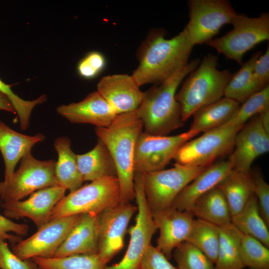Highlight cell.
<instances>
[{"mask_svg":"<svg viewBox=\"0 0 269 269\" xmlns=\"http://www.w3.org/2000/svg\"><path fill=\"white\" fill-rule=\"evenodd\" d=\"M253 77L256 82L264 88L269 85V46L256 61L253 70Z\"/></svg>","mask_w":269,"mask_h":269,"instance_id":"obj_42","label":"cell"},{"mask_svg":"<svg viewBox=\"0 0 269 269\" xmlns=\"http://www.w3.org/2000/svg\"><path fill=\"white\" fill-rule=\"evenodd\" d=\"M10 87V85L5 84L0 79V92L4 94L11 102L15 113L18 116L20 128L24 131L29 126L30 116L33 109L36 105L45 102L47 97L45 95H42L34 100L25 101L16 95Z\"/></svg>","mask_w":269,"mask_h":269,"instance_id":"obj_36","label":"cell"},{"mask_svg":"<svg viewBox=\"0 0 269 269\" xmlns=\"http://www.w3.org/2000/svg\"><path fill=\"white\" fill-rule=\"evenodd\" d=\"M187 4L189 20L184 28L194 46L212 40L237 14L227 0H190Z\"/></svg>","mask_w":269,"mask_h":269,"instance_id":"obj_11","label":"cell"},{"mask_svg":"<svg viewBox=\"0 0 269 269\" xmlns=\"http://www.w3.org/2000/svg\"><path fill=\"white\" fill-rule=\"evenodd\" d=\"M66 190L56 185L37 190L24 200L1 203L3 215L10 219L27 218L39 229L50 220L54 208L65 196Z\"/></svg>","mask_w":269,"mask_h":269,"instance_id":"obj_16","label":"cell"},{"mask_svg":"<svg viewBox=\"0 0 269 269\" xmlns=\"http://www.w3.org/2000/svg\"><path fill=\"white\" fill-rule=\"evenodd\" d=\"M241 128L226 124L184 143L174 159L178 164L208 166L219 158L230 154L237 133Z\"/></svg>","mask_w":269,"mask_h":269,"instance_id":"obj_8","label":"cell"},{"mask_svg":"<svg viewBox=\"0 0 269 269\" xmlns=\"http://www.w3.org/2000/svg\"><path fill=\"white\" fill-rule=\"evenodd\" d=\"M54 147L58 154L55 174L57 185L70 192L82 185L84 182L78 170L76 154L71 148L70 139L66 136L57 138Z\"/></svg>","mask_w":269,"mask_h":269,"instance_id":"obj_25","label":"cell"},{"mask_svg":"<svg viewBox=\"0 0 269 269\" xmlns=\"http://www.w3.org/2000/svg\"><path fill=\"white\" fill-rule=\"evenodd\" d=\"M78 170L83 180L91 181L108 176L117 177L114 160L104 143L98 138L95 147L89 152L76 154Z\"/></svg>","mask_w":269,"mask_h":269,"instance_id":"obj_23","label":"cell"},{"mask_svg":"<svg viewBox=\"0 0 269 269\" xmlns=\"http://www.w3.org/2000/svg\"><path fill=\"white\" fill-rule=\"evenodd\" d=\"M197 58L179 69L162 83L143 92L136 113L141 121L144 132L156 135H167L184 125L181 108L175 99L176 90L183 79L197 68Z\"/></svg>","mask_w":269,"mask_h":269,"instance_id":"obj_2","label":"cell"},{"mask_svg":"<svg viewBox=\"0 0 269 269\" xmlns=\"http://www.w3.org/2000/svg\"><path fill=\"white\" fill-rule=\"evenodd\" d=\"M168 260L157 247L151 245L142 259L139 269H178Z\"/></svg>","mask_w":269,"mask_h":269,"instance_id":"obj_41","label":"cell"},{"mask_svg":"<svg viewBox=\"0 0 269 269\" xmlns=\"http://www.w3.org/2000/svg\"><path fill=\"white\" fill-rule=\"evenodd\" d=\"M217 187L224 194L232 216L244 208L254 194V183L250 172L232 170Z\"/></svg>","mask_w":269,"mask_h":269,"instance_id":"obj_27","label":"cell"},{"mask_svg":"<svg viewBox=\"0 0 269 269\" xmlns=\"http://www.w3.org/2000/svg\"><path fill=\"white\" fill-rule=\"evenodd\" d=\"M37 269H43V268H41V267H39V266H38V268H37Z\"/></svg>","mask_w":269,"mask_h":269,"instance_id":"obj_46","label":"cell"},{"mask_svg":"<svg viewBox=\"0 0 269 269\" xmlns=\"http://www.w3.org/2000/svg\"><path fill=\"white\" fill-rule=\"evenodd\" d=\"M189 210L196 218L219 227L231 223L228 202L222 190L217 186L197 199Z\"/></svg>","mask_w":269,"mask_h":269,"instance_id":"obj_26","label":"cell"},{"mask_svg":"<svg viewBox=\"0 0 269 269\" xmlns=\"http://www.w3.org/2000/svg\"><path fill=\"white\" fill-rule=\"evenodd\" d=\"M134 186L137 214L135 224L128 230L130 238L128 249L119 263L106 266L104 269H139L144 254L151 245L152 238L157 231L145 195L142 173L134 172Z\"/></svg>","mask_w":269,"mask_h":269,"instance_id":"obj_7","label":"cell"},{"mask_svg":"<svg viewBox=\"0 0 269 269\" xmlns=\"http://www.w3.org/2000/svg\"><path fill=\"white\" fill-rule=\"evenodd\" d=\"M241 233L231 223L220 227V241L215 269H243Z\"/></svg>","mask_w":269,"mask_h":269,"instance_id":"obj_29","label":"cell"},{"mask_svg":"<svg viewBox=\"0 0 269 269\" xmlns=\"http://www.w3.org/2000/svg\"><path fill=\"white\" fill-rule=\"evenodd\" d=\"M137 207L120 202L99 215L97 254L107 265L123 248L128 227Z\"/></svg>","mask_w":269,"mask_h":269,"instance_id":"obj_14","label":"cell"},{"mask_svg":"<svg viewBox=\"0 0 269 269\" xmlns=\"http://www.w3.org/2000/svg\"><path fill=\"white\" fill-rule=\"evenodd\" d=\"M198 134L189 130L172 136L152 135L142 132L134 147V172L144 174L164 169L179 148Z\"/></svg>","mask_w":269,"mask_h":269,"instance_id":"obj_12","label":"cell"},{"mask_svg":"<svg viewBox=\"0 0 269 269\" xmlns=\"http://www.w3.org/2000/svg\"><path fill=\"white\" fill-rule=\"evenodd\" d=\"M57 113L72 123L90 124L107 127L117 116L112 107L97 91L82 101L57 108Z\"/></svg>","mask_w":269,"mask_h":269,"instance_id":"obj_19","label":"cell"},{"mask_svg":"<svg viewBox=\"0 0 269 269\" xmlns=\"http://www.w3.org/2000/svg\"><path fill=\"white\" fill-rule=\"evenodd\" d=\"M121 202L117 177H104L81 186L62 198L54 208L51 220L86 213L100 214Z\"/></svg>","mask_w":269,"mask_h":269,"instance_id":"obj_5","label":"cell"},{"mask_svg":"<svg viewBox=\"0 0 269 269\" xmlns=\"http://www.w3.org/2000/svg\"><path fill=\"white\" fill-rule=\"evenodd\" d=\"M256 196L260 213L269 226V185L259 169L251 170Z\"/></svg>","mask_w":269,"mask_h":269,"instance_id":"obj_38","label":"cell"},{"mask_svg":"<svg viewBox=\"0 0 269 269\" xmlns=\"http://www.w3.org/2000/svg\"><path fill=\"white\" fill-rule=\"evenodd\" d=\"M241 256L245 268L269 269V249L256 238L242 234Z\"/></svg>","mask_w":269,"mask_h":269,"instance_id":"obj_34","label":"cell"},{"mask_svg":"<svg viewBox=\"0 0 269 269\" xmlns=\"http://www.w3.org/2000/svg\"><path fill=\"white\" fill-rule=\"evenodd\" d=\"M100 214H81L53 257L97 254Z\"/></svg>","mask_w":269,"mask_h":269,"instance_id":"obj_20","label":"cell"},{"mask_svg":"<svg viewBox=\"0 0 269 269\" xmlns=\"http://www.w3.org/2000/svg\"><path fill=\"white\" fill-rule=\"evenodd\" d=\"M106 59L101 52L93 51L87 53L78 63V74L86 79H92L99 75L105 69Z\"/></svg>","mask_w":269,"mask_h":269,"instance_id":"obj_37","label":"cell"},{"mask_svg":"<svg viewBox=\"0 0 269 269\" xmlns=\"http://www.w3.org/2000/svg\"><path fill=\"white\" fill-rule=\"evenodd\" d=\"M80 215L50 220L25 240L12 244V251L22 260L53 258Z\"/></svg>","mask_w":269,"mask_h":269,"instance_id":"obj_13","label":"cell"},{"mask_svg":"<svg viewBox=\"0 0 269 269\" xmlns=\"http://www.w3.org/2000/svg\"><path fill=\"white\" fill-rule=\"evenodd\" d=\"M219 241V227L194 218L186 242L201 251L214 264L217 258Z\"/></svg>","mask_w":269,"mask_h":269,"instance_id":"obj_31","label":"cell"},{"mask_svg":"<svg viewBox=\"0 0 269 269\" xmlns=\"http://www.w3.org/2000/svg\"><path fill=\"white\" fill-rule=\"evenodd\" d=\"M97 91L117 115L135 111L143 94L132 75L123 74L103 77L97 84Z\"/></svg>","mask_w":269,"mask_h":269,"instance_id":"obj_18","label":"cell"},{"mask_svg":"<svg viewBox=\"0 0 269 269\" xmlns=\"http://www.w3.org/2000/svg\"><path fill=\"white\" fill-rule=\"evenodd\" d=\"M237 101L223 97L218 101L204 106L195 111L189 130L204 133L228 123L239 108Z\"/></svg>","mask_w":269,"mask_h":269,"instance_id":"obj_24","label":"cell"},{"mask_svg":"<svg viewBox=\"0 0 269 269\" xmlns=\"http://www.w3.org/2000/svg\"><path fill=\"white\" fill-rule=\"evenodd\" d=\"M53 159L41 161L29 151L20 159L18 169L10 178L2 182L1 203L22 200L41 189L57 185Z\"/></svg>","mask_w":269,"mask_h":269,"instance_id":"obj_10","label":"cell"},{"mask_svg":"<svg viewBox=\"0 0 269 269\" xmlns=\"http://www.w3.org/2000/svg\"><path fill=\"white\" fill-rule=\"evenodd\" d=\"M269 110V85L254 94L240 106L226 124L242 128L252 118Z\"/></svg>","mask_w":269,"mask_h":269,"instance_id":"obj_33","label":"cell"},{"mask_svg":"<svg viewBox=\"0 0 269 269\" xmlns=\"http://www.w3.org/2000/svg\"><path fill=\"white\" fill-rule=\"evenodd\" d=\"M265 129L269 133V110L260 114Z\"/></svg>","mask_w":269,"mask_h":269,"instance_id":"obj_44","label":"cell"},{"mask_svg":"<svg viewBox=\"0 0 269 269\" xmlns=\"http://www.w3.org/2000/svg\"><path fill=\"white\" fill-rule=\"evenodd\" d=\"M32 259L22 260L11 251L5 241L0 239V269H37Z\"/></svg>","mask_w":269,"mask_h":269,"instance_id":"obj_39","label":"cell"},{"mask_svg":"<svg viewBox=\"0 0 269 269\" xmlns=\"http://www.w3.org/2000/svg\"><path fill=\"white\" fill-rule=\"evenodd\" d=\"M269 151V133L260 114L248 121L237 133L234 148L229 157L232 170L249 173L254 161Z\"/></svg>","mask_w":269,"mask_h":269,"instance_id":"obj_15","label":"cell"},{"mask_svg":"<svg viewBox=\"0 0 269 269\" xmlns=\"http://www.w3.org/2000/svg\"><path fill=\"white\" fill-rule=\"evenodd\" d=\"M218 65L217 55L209 53L204 56L176 94L183 122L199 108L224 97L225 89L233 74L227 69L219 70Z\"/></svg>","mask_w":269,"mask_h":269,"instance_id":"obj_4","label":"cell"},{"mask_svg":"<svg viewBox=\"0 0 269 269\" xmlns=\"http://www.w3.org/2000/svg\"><path fill=\"white\" fill-rule=\"evenodd\" d=\"M232 170L229 160L208 166L181 191L171 207L180 211L189 210L197 199L216 187Z\"/></svg>","mask_w":269,"mask_h":269,"instance_id":"obj_21","label":"cell"},{"mask_svg":"<svg viewBox=\"0 0 269 269\" xmlns=\"http://www.w3.org/2000/svg\"><path fill=\"white\" fill-rule=\"evenodd\" d=\"M262 54L261 51L255 53L232 76L226 86L224 97L233 99L240 104L261 91L262 88L253 77L254 65Z\"/></svg>","mask_w":269,"mask_h":269,"instance_id":"obj_30","label":"cell"},{"mask_svg":"<svg viewBox=\"0 0 269 269\" xmlns=\"http://www.w3.org/2000/svg\"><path fill=\"white\" fill-rule=\"evenodd\" d=\"M231 223L243 234L256 238L269 248V226L260 213L254 194L244 208L231 217Z\"/></svg>","mask_w":269,"mask_h":269,"instance_id":"obj_28","label":"cell"},{"mask_svg":"<svg viewBox=\"0 0 269 269\" xmlns=\"http://www.w3.org/2000/svg\"><path fill=\"white\" fill-rule=\"evenodd\" d=\"M231 24L233 29L223 36L213 39L206 44L215 48L226 59L242 65L244 55L258 44L269 39V13L250 17L237 13Z\"/></svg>","mask_w":269,"mask_h":269,"instance_id":"obj_6","label":"cell"},{"mask_svg":"<svg viewBox=\"0 0 269 269\" xmlns=\"http://www.w3.org/2000/svg\"><path fill=\"white\" fill-rule=\"evenodd\" d=\"M44 139L41 134L28 135L17 132L0 121V151L5 166L4 182L10 178L21 158Z\"/></svg>","mask_w":269,"mask_h":269,"instance_id":"obj_22","label":"cell"},{"mask_svg":"<svg viewBox=\"0 0 269 269\" xmlns=\"http://www.w3.org/2000/svg\"><path fill=\"white\" fill-rule=\"evenodd\" d=\"M151 213L159 230L156 247L169 260L173 250L186 241L195 217L191 210L180 211L172 207Z\"/></svg>","mask_w":269,"mask_h":269,"instance_id":"obj_17","label":"cell"},{"mask_svg":"<svg viewBox=\"0 0 269 269\" xmlns=\"http://www.w3.org/2000/svg\"><path fill=\"white\" fill-rule=\"evenodd\" d=\"M2 183L0 182V196L1 193V191H2Z\"/></svg>","mask_w":269,"mask_h":269,"instance_id":"obj_45","label":"cell"},{"mask_svg":"<svg viewBox=\"0 0 269 269\" xmlns=\"http://www.w3.org/2000/svg\"><path fill=\"white\" fill-rule=\"evenodd\" d=\"M178 269H215L214 264L201 251L185 241L173 251Z\"/></svg>","mask_w":269,"mask_h":269,"instance_id":"obj_35","label":"cell"},{"mask_svg":"<svg viewBox=\"0 0 269 269\" xmlns=\"http://www.w3.org/2000/svg\"><path fill=\"white\" fill-rule=\"evenodd\" d=\"M207 167L175 163L171 168L143 174L144 191L151 211L170 208L181 191Z\"/></svg>","mask_w":269,"mask_h":269,"instance_id":"obj_9","label":"cell"},{"mask_svg":"<svg viewBox=\"0 0 269 269\" xmlns=\"http://www.w3.org/2000/svg\"><path fill=\"white\" fill-rule=\"evenodd\" d=\"M166 33L162 28L151 29L139 46V64L132 74L138 86L160 84L189 62L194 45L186 30L170 39Z\"/></svg>","mask_w":269,"mask_h":269,"instance_id":"obj_1","label":"cell"},{"mask_svg":"<svg viewBox=\"0 0 269 269\" xmlns=\"http://www.w3.org/2000/svg\"><path fill=\"white\" fill-rule=\"evenodd\" d=\"M32 260L44 269H104L106 266L97 254L73 255L60 258H34Z\"/></svg>","mask_w":269,"mask_h":269,"instance_id":"obj_32","label":"cell"},{"mask_svg":"<svg viewBox=\"0 0 269 269\" xmlns=\"http://www.w3.org/2000/svg\"><path fill=\"white\" fill-rule=\"evenodd\" d=\"M143 124L136 110L117 115L107 127H96L98 138L105 144L115 162L119 180L121 202L134 198V154L135 143Z\"/></svg>","mask_w":269,"mask_h":269,"instance_id":"obj_3","label":"cell"},{"mask_svg":"<svg viewBox=\"0 0 269 269\" xmlns=\"http://www.w3.org/2000/svg\"><path fill=\"white\" fill-rule=\"evenodd\" d=\"M28 230V225L15 223L0 214V239L14 244L22 239L21 236L27 234Z\"/></svg>","mask_w":269,"mask_h":269,"instance_id":"obj_40","label":"cell"},{"mask_svg":"<svg viewBox=\"0 0 269 269\" xmlns=\"http://www.w3.org/2000/svg\"><path fill=\"white\" fill-rule=\"evenodd\" d=\"M0 110L15 113V110L8 98L0 92Z\"/></svg>","mask_w":269,"mask_h":269,"instance_id":"obj_43","label":"cell"}]
</instances>
